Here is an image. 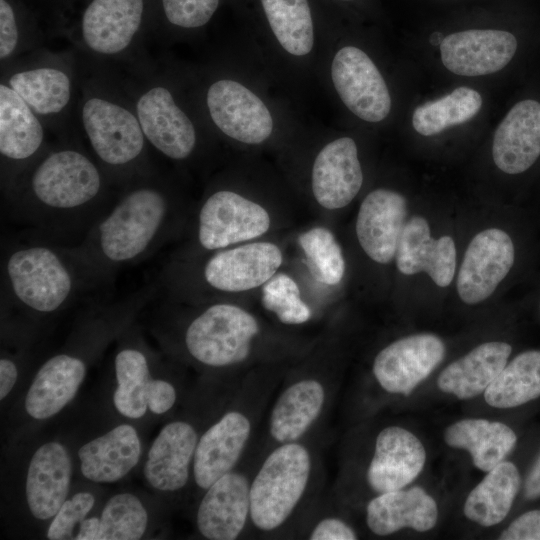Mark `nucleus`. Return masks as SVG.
Instances as JSON below:
<instances>
[{"instance_id":"obj_1","label":"nucleus","mask_w":540,"mask_h":540,"mask_svg":"<svg viewBox=\"0 0 540 540\" xmlns=\"http://www.w3.org/2000/svg\"><path fill=\"white\" fill-rule=\"evenodd\" d=\"M80 139H56L4 194L10 218L31 235L76 245L118 191Z\"/></svg>"},{"instance_id":"obj_2","label":"nucleus","mask_w":540,"mask_h":540,"mask_svg":"<svg viewBox=\"0 0 540 540\" xmlns=\"http://www.w3.org/2000/svg\"><path fill=\"white\" fill-rule=\"evenodd\" d=\"M80 66L76 136L118 188L157 170L155 155L115 72L82 60Z\"/></svg>"},{"instance_id":"obj_3","label":"nucleus","mask_w":540,"mask_h":540,"mask_svg":"<svg viewBox=\"0 0 540 540\" xmlns=\"http://www.w3.org/2000/svg\"><path fill=\"white\" fill-rule=\"evenodd\" d=\"M173 208L172 189L157 169L120 187L105 214L75 246L110 281L121 268L157 252L167 237Z\"/></svg>"},{"instance_id":"obj_4","label":"nucleus","mask_w":540,"mask_h":540,"mask_svg":"<svg viewBox=\"0 0 540 540\" xmlns=\"http://www.w3.org/2000/svg\"><path fill=\"white\" fill-rule=\"evenodd\" d=\"M10 244L2 255L1 292L5 301L31 314H54L108 281L75 245L39 237Z\"/></svg>"},{"instance_id":"obj_5","label":"nucleus","mask_w":540,"mask_h":540,"mask_svg":"<svg viewBox=\"0 0 540 540\" xmlns=\"http://www.w3.org/2000/svg\"><path fill=\"white\" fill-rule=\"evenodd\" d=\"M111 69L131 99L154 155L174 163L189 160L198 150L202 126L207 125L177 74L150 57Z\"/></svg>"},{"instance_id":"obj_6","label":"nucleus","mask_w":540,"mask_h":540,"mask_svg":"<svg viewBox=\"0 0 540 540\" xmlns=\"http://www.w3.org/2000/svg\"><path fill=\"white\" fill-rule=\"evenodd\" d=\"M153 0H69L55 16L50 35L67 38L88 64L119 68L149 58Z\"/></svg>"},{"instance_id":"obj_7","label":"nucleus","mask_w":540,"mask_h":540,"mask_svg":"<svg viewBox=\"0 0 540 540\" xmlns=\"http://www.w3.org/2000/svg\"><path fill=\"white\" fill-rule=\"evenodd\" d=\"M81 66L78 54L46 46L1 66V80L38 115L56 139L76 135Z\"/></svg>"},{"instance_id":"obj_8","label":"nucleus","mask_w":540,"mask_h":540,"mask_svg":"<svg viewBox=\"0 0 540 540\" xmlns=\"http://www.w3.org/2000/svg\"><path fill=\"white\" fill-rule=\"evenodd\" d=\"M205 76L196 83L192 96L207 126L246 145H260L272 136L275 118L262 97L227 73Z\"/></svg>"},{"instance_id":"obj_9","label":"nucleus","mask_w":540,"mask_h":540,"mask_svg":"<svg viewBox=\"0 0 540 540\" xmlns=\"http://www.w3.org/2000/svg\"><path fill=\"white\" fill-rule=\"evenodd\" d=\"M311 472L308 450L296 442L273 450L250 484V518L262 531L280 527L301 500Z\"/></svg>"},{"instance_id":"obj_10","label":"nucleus","mask_w":540,"mask_h":540,"mask_svg":"<svg viewBox=\"0 0 540 540\" xmlns=\"http://www.w3.org/2000/svg\"><path fill=\"white\" fill-rule=\"evenodd\" d=\"M256 318L230 303H214L187 325L184 346L197 362L208 367H227L246 360L252 340L259 333Z\"/></svg>"},{"instance_id":"obj_11","label":"nucleus","mask_w":540,"mask_h":540,"mask_svg":"<svg viewBox=\"0 0 540 540\" xmlns=\"http://www.w3.org/2000/svg\"><path fill=\"white\" fill-rule=\"evenodd\" d=\"M49 131L31 107L0 82V180L6 193L50 147Z\"/></svg>"},{"instance_id":"obj_12","label":"nucleus","mask_w":540,"mask_h":540,"mask_svg":"<svg viewBox=\"0 0 540 540\" xmlns=\"http://www.w3.org/2000/svg\"><path fill=\"white\" fill-rule=\"evenodd\" d=\"M332 85L343 105L366 123H380L391 112L389 87L379 68L366 51L343 45L330 64Z\"/></svg>"},{"instance_id":"obj_13","label":"nucleus","mask_w":540,"mask_h":540,"mask_svg":"<svg viewBox=\"0 0 540 540\" xmlns=\"http://www.w3.org/2000/svg\"><path fill=\"white\" fill-rule=\"evenodd\" d=\"M270 227L264 207L230 189L213 191L200 207L197 242L216 251L263 235Z\"/></svg>"},{"instance_id":"obj_14","label":"nucleus","mask_w":540,"mask_h":540,"mask_svg":"<svg viewBox=\"0 0 540 540\" xmlns=\"http://www.w3.org/2000/svg\"><path fill=\"white\" fill-rule=\"evenodd\" d=\"M514 259L513 241L504 230L489 228L476 234L458 272L460 299L475 305L489 298L511 270Z\"/></svg>"},{"instance_id":"obj_15","label":"nucleus","mask_w":540,"mask_h":540,"mask_svg":"<svg viewBox=\"0 0 540 540\" xmlns=\"http://www.w3.org/2000/svg\"><path fill=\"white\" fill-rule=\"evenodd\" d=\"M445 351L444 342L434 334L406 336L377 354L373 374L385 391L409 395L441 363Z\"/></svg>"},{"instance_id":"obj_16","label":"nucleus","mask_w":540,"mask_h":540,"mask_svg":"<svg viewBox=\"0 0 540 540\" xmlns=\"http://www.w3.org/2000/svg\"><path fill=\"white\" fill-rule=\"evenodd\" d=\"M518 41L500 29H467L446 35L440 42L444 67L458 76L477 77L504 69L514 58Z\"/></svg>"},{"instance_id":"obj_17","label":"nucleus","mask_w":540,"mask_h":540,"mask_svg":"<svg viewBox=\"0 0 540 540\" xmlns=\"http://www.w3.org/2000/svg\"><path fill=\"white\" fill-rule=\"evenodd\" d=\"M234 1L248 7L250 15L289 57L302 59L313 52L321 22L317 0Z\"/></svg>"},{"instance_id":"obj_18","label":"nucleus","mask_w":540,"mask_h":540,"mask_svg":"<svg viewBox=\"0 0 540 540\" xmlns=\"http://www.w3.org/2000/svg\"><path fill=\"white\" fill-rule=\"evenodd\" d=\"M279 247L255 242L217 251L204 264L205 283L221 292H242L265 284L282 263Z\"/></svg>"},{"instance_id":"obj_19","label":"nucleus","mask_w":540,"mask_h":540,"mask_svg":"<svg viewBox=\"0 0 540 540\" xmlns=\"http://www.w3.org/2000/svg\"><path fill=\"white\" fill-rule=\"evenodd\" d=\"M363 184L355 140L341 136L326 143L315 157L311 172L314 198L329 210L347 206Z\"/></svg>"},{"instance_id":"obj_20","label":"nucleus","mask_w":540,"mask_h":540,"mask_svg":"<svg viewBox=\"0 0 540 540\" xmlns=\"http://www.w3.org/2000/svg\"><path fill=\"white\" fill-rule=\"evenodd\" d=\"M406 215V198L394 190L378 188L363 199L356 235L369 258L387 264L395 257Z\"/></svg>"},{"instance_id":"obj_21","label":"nucleus","mask_w":540,"mask_h":540,"mask_svg":"<svg viewBox=\"0 0 540 540\" xmlns=\"http://www.w3.org/2000/svg\"><path fill=\"white\" fill-rule=\"evenodd\" d=\"M425 460V448L412 432L399 426L386 427L376 438L368 484L379 494L402 489L420 474Z\"/></svg>"},{"instance_id":"obj_22","label":"nucleus","mask_w":540,"mask_h":540,"mask_svg":"<svg viewBox=\"0 0 540 540\" xmlns=\"http://www.w3.org/2000/svg\"><path fill=\"white\" fill-rule=\"evenodd\" d=\"M250 517V484L248 479L229 472L215 481L200 501L196 524L200 534L209 540H234Z\"/></svg>"},{"instance_id":"obj_23","label":"nucleus","mask_w":540,"mask_h":540,"mask_svg":"<svg viewBox=\"0 0 540 540\" xmlns=\"http://www.w3.org/2000/svg\"><path fill=\"white\" fill-rule=\"evenodd\" d=\"M456 254L452 237L433 238L427 220L412 216L398 241L396 266L404 275L426 272L437 286L447 287L454 278Z\"/></svg>"},{"instance_id":"obj_24","label":"nucleus","mask_w":540,"mask_h":540,"mask_svg":"<svg viewBox=\"0 0 540 540\" xmlns=\"http://www.w3.org/2000/svg\"><path fill=\"white\" fill-rule=\"evenodd\" d=\"M251 433V422L239 411L225 413L198 439L192 465L195 483L206 490L231 472Z\"/></svg>"},{"instance_id":"obj_25","label":"nucleus","mask_w":540,"mask_h":540,"mask_svg":"<svg viewBox=\"0 0 540 540\" xmlns=\"http://www.w3.org/2000/svg\"><path fill=\"white\" fill-rule=\"evenodd\" d=\"M72 461L57 441L42 444L32 455L26 474L25 495L32 516L52 519L68 498Z\"/></svg>"},{"instance_id":"obj_26","label":"nucleus","mask_w":540,"mask_h":540,"mask_svg":"<svg viewBox=\"0 0 540 540\" xmlns=\"http://www.w3.org/2000/svg\"><path fill=\"white\" fill-rule=\"evenodd\" d=\"M540 156V103H515L497 126L492 142L496 167L507 174L528 170Z\"/></svg>"},{"instance_id":"obj_27","label":"nucleus","mask_w":540,"mask_h":540,"mask_svg":"<svg viewBox=\"0 0 540 540\" xmlns=\"http://www.w3.org/2000/svg\"><path fill=\"white\" fill-rule=\"evenodd\" d=\"M198 439L188 422L179 420L166 424L147 454L143 468L147 483L161 492L182 489L189 479Z\"/></svg>"},{"instance_id":"obj_28","label":"nucleus","mask_w":540,"mask_h":540,"mask_svg":"<svg viewBox=\"0 0 540 540\" xmlns=\"http://www.w3.org/2000/svg\"><path fill=\"white\" fill-rule=\"evenodd\" d=\"M86 369L85 358L76 352H61L46 360L27 391V414L43 420L59 413L76 396Z\"/></svg>"},{"instance_id":"obj_29","label":"nucleus","mask_w":540,"mask_h":540,"mask_svg":"<svg viewBox=\"0 0 540 540\" xmlns=\"http://www.w3.org/2000/svg\"><path fill=\"white\" fill-rule=\"evenodd\" d=\"M141 450L136 429L120 424L79 448L81 473L95 483L119 481L138 464Z\"/></svg>"},{"instance_id":"obj_30","label":"nucleus","mask_w":540,"mask_h":540,"mask_svg":"<svg viewBox=\"0 0 540 540\" xmlns=\"http://www.w3.org/2000/svg\"><path fill=\"white\" fill-rule=\"evenodd\" d=\"M438 519L434 498L421 487L380 493L366 508V522L376 535L386 536L403 528L419 532L432 529Z\"/></svg>"},{"instance_id":"obj_31","label":"nucleus","mask_w":540,"mask_h":540,"mask_svg":"<svg viewBox=\"0 0 540 540\" xmlns=\"http://www.w3.org/2000/svg\"><path fill=\"white\" fill-rule=\"evenodd\" d=\"M510 344L491 341L478 345L450 363L439 375L438 387L459 399H470L484 392L507 364Z\"/></svg>"},{"instance_id":"obj_32","label":"nucleus","mask_w":540,"mask_h":540,"mask_svg":"<svg viewBox=\"0 0 540 540\" xmlns=\"http://www.w3.org/2000/svg\"><path fill=\"white\" fill-rule=\"evenodd\" d=\"M325 389L314 379H303L288 386L275 402L269 419L271 436L279 443L295 442L320 415Z\"/></svg>"},{"instance_id":"obj_33","label":"nucleus","mask_w":540,"mask_h":540,"mask_svg":"<svg viewBox=\"0 0 540 540\" xmlns=\"http://www.w3.org/2000/svg\"><path fill=\"white\" fill-rule=\"evenodd\" d=\"M444 440L451 447L467 450L473 464L488 472L511 452L517 436L504 423L469 418L448 426L444 431Z\"/></svg>"},{"instance_id":"obj_34","label":"nucleus","mask_w":540,"mask_h":540,"mask_svg":"<svg viewBox=\"0 0 540 540\" xmlns=\"http://www.w3.org/2000/svg\"><path fill=\"white\" fill-rule=\"evenodd\" d=\"M520 484L517 467L508 461L500 462L469 493L464 515L483 527L500 523L508 515Z\"/></svg>"},{"instance_id":"obj_35","label":"nucleus","mask_w":540,"mask_h":540,"mask_svg":"<svg viewBox=\"0 0 540 540\" xmlns=\"http://www.w3.org/2000/svg\"><path fill=\"white\" fill-rule=\"evenodd\" d=\"M117 387L113 394L116 410L124 417L138 419L148 409L152 381L147 353L135 345H124L114 359Z\"/></svg>"},{"instance_id":"obj_36","label":"nucleus","mask_w":540,"mask_h":540,"mask_svg":"<svg viewBox=\"0 0 540 540\" xmlns=\"http://www.w3.org/2000/svg\"><path fill=\"white\" fill-rule=\"evenodd\" d=\"M41 21L25 0H0V67L45 46L49 34Z\"/></svg>"},{"instance_id":"obj_37","label":"nucleus","mask_w":540,"mask_h":540,"mask_svg":"<svg viewBox=\"0 0 540 540\" xmlns=\"http://www.w3.org/2000/svg\"><path fill=\"white\" fill-rule=\"evenodd\" d=\"M540 396V351H525L506 364L484 391L487 404L513 408Z\"/></svg>"},{"instance_id":"obj_38","label":"nucleus","mask_w":540,"mask_h":540,"mask_svg":"<svg viewBox=\"0 0 540 540\" xmlns=\"http://www.w3.org/2000/svg\"><path fill=\"white\" fill-rule=\"evenodd\" d=\"M481 94L466 86L417 106L412 114L413 129L422 136H435L473 119L481 110Z\"/></svg>"},{"instance_id":"obj_39","label":"nucleus","mask_w":540,"mask_h":540,"mask_svg":"<svg viewBox=\"0 0 540 540\" xmlns=\"http://www.w3.org/2000/svg\"><path fill=\"white\" fill-rule=\"evenodd\" d=\"M226 1L153 0L151 37L171 41L194 34L208 26Z\"/></svg>"},{"instance_id":"obj_40","label":"nucleus","mask_w":540,"mask_h":540,"mask_svg":"<svg viewBox=\"0 0 540 540\" xmlns=\"http://www.w3.org/2000/svg\"><path fill=\"white\" fill-rule=\"evenodd\" d=\"M148 512L132 493H117L104 505L99 517L97 540H137L148 527Z\"/></svg>"},{"instance_id":"obj_41","label":"nucleus","mask_w":540,"mask_h":540,"mask_svg":"<svg viewBox=\"0 0 540 540\" xmlns=\"http://www.w3.org/2000/svg\"><path fill=\"white\" fill-rule=\"evenodd\" d=\"M311 275L320 283L338 284L345 273L342 250L334 235L324 227H315L298 238Z\"/></svg>"},{"instance_id":"obj_42","label":"nucleus","mask_w":540,"mask_h":540,"mask_svg":"<svg viewBox=\"0 0 540 540\" xmlns=\"http://www.w3.org/2000/svg\"><path fill=\"white\" fill-rule=\"evenodd\" d=\"M262 305L285 324H302L311 317V310L301 299L297 283L288 275L278 273L263 286Z\"/></svg>"},{"instance_id":"obj_43","label":"nucleus","mask_w":540,"mask_h":540,"mask_svg":"<svg viewBox=\"0 0 540 540\" xmlns=\"http://www.w3.org/2000/svg\"><path fill=\"white\" fill-rule=\"evenodd\" d=\"M95 504L92 493L81 491L67 498L52 518L47 530L50 540L74 539L75 530L87 517Z\"/></svg>"},{"instance_id":"obj_44","label":"nucleus","mask_w":540,"mask_h":540,"mask_svg":"<svg viewBox=\"0 0 540 540\" xmlns=\"http://www.w3.org/2000/svg\"><path fill=\"white\" fill-rule=\"evenodd\" d=\"M501 540H540V510L525 512L500 534Z\"/></svg>"},{"instance_id":"obj_45","label":"nucleus","mask_w":540,"mask_h":540,"mask_svg":"<svg viewBox=\"0 0 540 540\" xmlns=\"http://www.w3.org/2000/svg\"><path fill=\"white\" fill-rule=\"evenodd\" d=\"M176 402L174 386L164 379H152L148 393V409L156 415L169 411Z\"/></svg>"},{"instance_id":"obj_46","label":"nucleus","mask_w":540,"mask_h":540,"mask_svg":"<svg viewBox=\"0 0 540 540\" xmlns=\"http://www.w3.org/2000/svg\"><path fill=\"white\" fill-rule=\"evenodd\" d=\"M354 530L338 518H324L317 523L310 533V540H355Z\"/></svg>"},{"instance_id":"obj_47","label":"nucleus","mask_w":540,"mask_h":540,"mask_svg":"<svg viewBox=\"0 0 540 540\" xmlns=\"http://www.w3.org/2000/svg\"><path fill=\"white\" fill-rule=\"evenodd\" d=\"M18 378V367L9 357L0 359V399L3 400L12 390Z\"/></svg>"},{"instance_id":"obj_48","label":"nucleus","mask_w":540,"mask_h":540,"mask_svg":"<svg viewBox=\"0 0 540 540\" xmlns=\"http://www.w3.org/2000/svg\"><path fill=\"white\" fill-rule=\"evenodd\" d=\"M41 17L47 25V30L63 6L69 0H25Z\"/></svg>"},{"instance_id":"obj_49","label":"nucleus","mask_w":540,"mask_h":540,"mask_svg":"<svg viewBox=\"0 0 540 540\" xmlns=\"http://www.w3.org/2000/svg\"><path fill=\"white\" fill-rule=\"evenodd\" d=\"M524 495L528 499L540 497V455L526 479Z\"/></svg>"},{"instance_id":"obj_50","label":"nucleus","mask_w":540,"mask_h":540,"mask_svg":"<svg viewBox=\"0 0 540 540\" xmlns=\"http://www.w3.org/2000/svg\"><path fill=\"white\" fill-rule=\"evenodd\" d=\"M99 532V517H86L79 525L76 540H97Z\"/></svg>"},{"instance_id":"obj_51","label":"nucleus","mask_w":540,"mask_h":540,"mask_svg":"<svg viewBox=\"0 0 540 540\" xmlns=\"http://www.w3.org/2000/svg\"><path fill=\"white\" fill-rule=\"evenodd\" d=\"M319 1L324 4L327 2H330L337 5H352V4H356L360 2L361 0H319Z\"/></svg>"}]
</instances>
